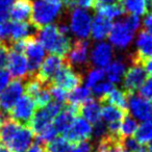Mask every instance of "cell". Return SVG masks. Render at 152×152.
<instances>
[{
	"label": "cell",
	"mask_w": 152,
	"mask_h": 152,
	"mask_svg": "<svg viewBox=\"0 0 152 152\" xmlns=\"http://www.w3.org/2000/svg\"><path fill=\"white\" fill-rule=\"evenodd\" d=\"M39 42L51 54L65 57L70 51L72 41L59 31L57 25L49 24L39 29Z\"/></svg>",
	"instance_id": "cell-1"
},
{
	"label": "cell",
	"mask_w": 152,
	"mask_h": 152,
	"mask_svg": "<svg viewBox=\"0 0 152 152\" xmlns=\"http://www.w3.org/2000/svg\"><path fill=\"white\" fill-rule=\"evenodd\" d=\"M61 12V3H50L45 0H37L32 4V13L29 23L34 27L40 29L54 21L59 16Z\"/></svg>",
	"instance_id": "cell-2"
},
{
	"label": "cell",
	"mask_w": 152,
	"mask_h": 152,
	"mask_svg": "<svg viewBox=\"0 0 152 152\" xmlns=\"http://www.w3.org/2000/svg\"><path fill=\"white\" fill-rule=\"evenodd\" d=\"M63 107V104L57 103L55 101H50L44 107L39 108L37 112H34V117L28 124V127L32 130L34 134L38 135L47 126L52 124L54 118L61 112Z\"/></svg>",
	"instance_id": "cell-3"
},
{
	"label": "cell",
	"mask_w": 152,
	"mask_h": 152,
	"mask_svg": "<svg viewBox=\"0 0 152 152\" xmlns=\"http://www.w3.org/2000/svg\"><path fill=\"white\" fill-rule=\"evenodd\" d=\"M66 58V57H65ZM83 80V75L80 71L75 70L66 59L63 67L58 70L50 85L58 87L65 91H73L78 88Z\"/></svg>",
	"instance_id": "cell-4"
},
{
	"label": "cell",
	"mask_w": 152,
	"mask_h": 152,
	"mask_svg": "<svg viewBox=\"0 0 152 152\" xmlns=\"http://www.w3.org/2000/svg\"><path fill=\"white\" fill-rule=\"evenodd\" d=\"M28 61V71L29 76H32L38 72L41 64L45 56V49L41 45L39 40H37L34 36L25 39L24 44V52Z\"/></svg>",
	"instance_id": "cell-5"
},
{
	"label": "cell",
	"mask_w": 152,
	"mask_h": 152,
	"mask_svg": "<svg viewBox=\"0 0 152 152\" xmlns=\"http://www.w3.org/2000/svg\"><path fill=\"white\" fill-rule=\"evenodd\" d=\"M36 103L28 95H22L21 98L10 110V117L21 125L28 126L36 112Z\"/></svg>",
	"instance_id": "cell-6"
},
{
	"label": "cell",
	"mask_w": 152,
	"mask_h": 152,
	"mask_svg": "<svg viewBox=\"0 0 152 152\" xmlns=\"http://www.w3.org/2000/svg\"><path fill=\"white\" fill-rule=\"evenodd\" d=\"M92 17L86 10L74 9L70 18V29L80 40H85L91 34Z\"/></svg>",
	"instance_id": "cell-7"
},
{
	"label": "cell",
	"mask_w": 152,
	"mask_h": 152,
	"mask_svg": "<svg viewBox=\"0 0 152 152\" xmlns=\"http://www.w3.org/2000/svg\"><path fill=\"white\" fill-rule=\"evenodd\" d=\"M123 91L128 95L134 94L147 78V72L141 64H131V67L123 76Z\"/></svg>",
	"instance_id": "cell-8"
},
{
	"label": "cell",
	"mask_w": 152,
	"mask_h": 152,
	"mask_svg": "<svg viewBox=\"0 0 152 152\" xmlns=\"http://www.w3.org/2000/svg\"><path fill=\"white\" fill-rule=\"evenodd\" d=\"M92 134H93V126L91 123H89L83 117H76L65 137L72 145H76L81 142L88 141L92 137Z\"/></svg>",
	"instance_id": "cell-9"
},
{
	"label": "cell",
	"mask_w": 152,
	"mask_h": 152,
	"mask_svg": "<svg viewBox=\"0 0 152 152\" xmlns=\"http://www.w3.org/2000/svg\"><path fill=\"white\" fill-rule=\"evenodd\" d=\"M24 92V86L21 80L15 79L9 83L2 92H0V112L10 113Z\"/></svg>",
	"instance_id": "cell-10"
},
{
	"label": "cell",
	"mask_w": 152,
	"mask_h": 152,
	"mask_svg": "<svg viewBox=\"0 0 152 152\" xmlns=\"http://www.w3.org/2000/svg\"><path fill=\"white\" fill-rule=\"evenodd\" d=\"M66 58L63 56H58V55H55V54L48 55L44 59V61L41 64L38 72L34 74V76H37L43 83H47V85H50L51 80H52L53 77L55 76V74L58 72V70L63 67Z\"/></svg>",
	"instance_id": "cell-11"
},
{
	"label": "cell",
	"mask_w": 152,
	"mask_h": 152,
	"mask_svg": "<svg viewBox=\"0 0 152 152\" xmlns=\"http://www.w3.org/2000/svg\"><path fill=\"white\" fill-rule=\"evenodd\" d=\"M7 67L10 75L13 76L15 79L21 80V79L26 78V77H29L28 61L24 53L10 49Z\"/></svg>",
	"instance_id": "cell-12"
},
{
	"label": "cell",
	"mask_w": 152,
	"mask_h": 152,
	"mask_svg": "<svg viewBox=\"0 0 152 152\" xmlns=\"http://www.w3.org/2000/svg\"><path fill=\"white\" fill-rule=\"evenodd\" d=\"M147 59H152V34L144 29L137 36V51L129 55V61L142 65Z\"/></svg>",
	"instance_id": "cell-13"
},
{
	"label": "cell",
	"mask_w": 152,
	"mask_h": 152,
	"mask_svg": "<svg viewBox=\"0 0 152 152\" xmlns=\"http://www.w3.org/2000/svg\"><path fill=\"white\" fill-rule=\"evenodd\" d=\"M127 108H129L131 115L137 120L143 122L152 121V102L142 96L135 94L129 95Z\"/></svg>",
	"instance_id": "cell-14"
},
{
	"label": "cell",
	"mask_w": 152,
	"mask_h": 152,
	"mask_svg": "<svg viewBox=\"0 0 152 152\" xmlns=\"http://www.w3.org/2000/svg\"><path fill=\"white\" fill-rule=\"evenodd\" d=\"M34 139V132L26 125L18 126L14 134L7 142V147L13 152H25L26 149L31 145Z\"/></svg>",
	"instance_id": "cell-15"
},
{
	"label": "cell",
	"mask_w": 152,
	"mask_h": 152,
	"mask_svg": "<svg viewBox=\"0 0 152 152\" xmlns=\"http://www.w3.org/2000/svg\"><path fill=\"white\" fill-rule=\"evenodd\" d=\"M133 34L134 32L122 20L113 24L112 29L108 34V39L115 47L119 49H124L130 45L133 39Z\"/></svg>",
	"instance_id": "cell-16"
},
{
	"label": "cell",
	"mask_w": 152,
	"mask_h": 152,
	"mask_svg": "<svg viewBox=\"0 0 152 152\" xmlns=\"http://www.w3.org/2000/svg\"><path fill=\"white\" fill-rule=\"evenodd\" d=\"M89 48L90 44L86 40H76L72 44L71 49L68 52L66 57L67 61L74 68L75 67H86L89 61Z\"/></svg>",
	"instance_id": "cell-17"
},
{
	"label": "cell",
	"mask_w": 152,
	"mask_h": 152,
	"mask_svg": "<svg viewBox=\"0 0 152 152\" xmlns=\"http://www.w3.org/2000/svg\"><path fill=\"white\" fill-rule=\"evenodd\" d=\"M114 56V51L107 43H99L93 48L91 52V61L98 68H106Z\"/></svg>",
	"instance_id": "cell-18"
},
{
	"label": "cell",
	"mask_w": 152,
	"mask_h": 152,
	"mask_svg": "<svg viewBox=\"0 0 152 152\" xmlns=\"http://www.w3.org/2000/svg\"><path fill=\"white\" fill-rule=\"evenodd\" d=\"M79 114L92 124L101 121V103L94 99H89L79 105Z\"/></svg>",
	"instance_id": "cell-19"
},
{
	"label": "cell",
	"mask_w": 152,
	"mask_h": 152,
	"mask_svg": "<svg viewBox=\"0 0 152 152\" xmlns=\"http://www.w3.org/2000/svg\"><path fill=\"white\" fill-rule=\"evenodd\" d=\"M32 13L31 0H14L10 10V16L14 21L23 22L30 19Z\"/></svg>",
	"instance_id": "cell-20"
},
{
	"label": "cell",
	"mask_w": 152,
	"mask_h": 152,
	"mask_svg": "<svg viewBox=\"0 0 152 152\" xmlns=\"http://www.w3.org/2000/svg\"><path fill=\"white\" fill-rule=\"evenodd\" d=\"M112 22L110 19H106L105 17H102L100 15H97L92 21L91 26V34L94 40L101 41L108 37L110 29H112Z\"/></svg>",
	"instance_id": "cell-21"
},
{
	"label": "cell",
	"mask_w": 152,
	"mask_h": 152,
	"mask_svg": "<svg viewBox=\"0 0 152 152\" xmlns=\"http://www.w3.org/2000/svg\"><path fill=\"white\" fill-rule=\"evenodd\" d=\"M126 115H128V110H121L107 103H101V117L103 120L102 122L106 125L112 123H121Z\"/></svg>",
	"instance_id": "cell-22"
},
{
	"label": "cell",
	"mask_w": 152,
	"mask_h": 152,
	"mask_svg": "<svg viewBox=\"0 0 152 152\" xmlns=\"http://www.w3.org/2000/svg\"><path fill=\"white\" fill-rule=\"evenodd\" d=\"M128 94L123 90H119L115 88L113 91H110L107 95L100 98V103H107L110 105L117 106L121 110H128L127 108V102H128Z\"/></svg>",
	"instance_id": "cell-23"
},
{
	"label": "cell",
	"mask_w": 152,
	"mask_h": 152,
	"mask_svg": "<svg viewBox=\"0 0 152 152\" xmlns=\"http://www.w3.org/2000/svg\"><path fill=\"white\" fill-rule=\"evenodd\" d=\"M34 26L29 22H12V29H11V43L22 41L31 37V28Z\"/></svg>",
	"instance_id": "cell-24"
},
{
	"label": "cell",
	"mask_w": 152,
	"mask_h": 152,
	"mask_svg": "<svg viewBox=\"0 0 152 152\" xmlns=\"http://www.w3.org/2000/svg\"><path fill=\"white\" fill-rule=\"evenodd\" d=\"M126 64L122 59H116L106 67L105 76L112 83H119L125 74Z\"/></svg>",
	"instance_id": "cell-25"
},
{
	"label": "cell",
	"mask_w": 152,
	"mask_h": 152,
	"mask_svg": "<svg viewBox=\"0 0 152 152\" xmlns=\"http://www.w3.org/2000/svg\"><path fill=\"white\" fill-rule=\"evenodd\" d=\"M95 10L97 15L105 17L106 19H115L120 16L124 15L125 11L120 4H114V3H96Z\"/></svg>",
	"instance_id": "cell-26"
},
{
	"label": "cell",
	"mask_w": 152,
	"mask_h": 152,
	"mask_svg": "<svg viewBox=\"0 0 152 152\" xmlns=\"http://www.w3.org/2000/svg\"><path fill=\"white\" fill-rule=\"evenodd\" d=\"M118 2L125 12H128L131 15L139 17L147 13L148 7L146 0H118Z\"/></svg>",
	"instance_id": "cell-27"
},
{
	"label": "cell",
	"mask_w": 152,
	"mask_h": 152,
	"mask_svg": "<svg viewBox=\"0 0 152 152\" xmlns=\"http://www.w3.org/2000/svg\"><path fill=\"white\" fill-rule=\"evenodd\" d=\"M91 96H92V91L90 90V88L86 87V86L78 87L76 88L75 90H73L70 95H68L67 103L79 105L80 103H83L87 100L91 99Z\"/></svg>",
	"instance_id": "cell-28"
},
{
	"label": "cell",
	"mask_w": 152,
	"mask_h": 152,
	"mask_svg": "<svg viewBox=\"0 0 152 152\" xmlns=\"http://www.w3.org/2000/svg\"><path fill=\"white\" fill-rule=\"evenodd\" d=\"M135 140L140 145H149L152 143V121H146L137 127Z\"/></svg>",
	"instance_id": "cell-29"
},
{
	"label": "cell",
	"mask_w": 152,
	"mask_h": 152,
	"mask_svg": "<svg viewBox=\"0 0 152 152\" xmlns=\"http://www.w3.org/2000/svg\"><path fill=\"white\" fill-rule=\"evenodd\" d=\"M139 124H137V120L129 115L123 118L120 124V129H119V137L120 139H124V137H129L137 131Z\"/></svg>",
	"instance_id": "cell-30"
},
{
	"label": "cell",
	"mask_w": 152,
	"mask_h": 152,
	"mask_svg": "<svg viewBox=\"0 0 152 152\" xmlns=\"http://www.w3.org/2000/svg\"><path fill=\"white\" fill-rule=\"evenodd\" d=\"M46 152H70L73 145L66 137H55L49 143L45 144Z\"/></svg>",
	"instance_id": "cell-31"
},
{
	"label": "cell",
	"mask_w": 152,
	"mask_h": 152,
	"mask_svg": "<svg viewBox=\"0 0 152 152\" xmlns=\"http://www.w3.org/2000/svg\"><path fill=\"white\" fill-rule=\"evenodd\" d=\"M105 77V70L102 68H95L88 72L87 78H86V87L93 88L100 81H102Z\"/></svg>",
	"instance_id": "cell-32"
},
{
	"label": "cell",
	"mask_w": 152,
	"mask_h": 152,
	"mask_svg": "<svg viewBox=\"0 0 152 152\" xmlns=\"http://www.w3.org/2000/svg\"><path fill=\"white\" fill-rule=\"evenodd\" d=\"M115 89L114 87V83H110V81H100L99 83H97L96 86L93 87V93L95 96H97L98 98H102L104 97L105 95H107L110 91Z\"/></svg>",
	"instance_id": "cell-33"
},
{
	"label": "cell",
	"mask_w": 152,
	"mask_h": 152,
	"mask_svg": "<svg viewBox=\"0 0 152 152\" xmlns=\"http://www.w3.org/2000/svg\"><path fill=\"white\" fill-rule=\"evenodd\" d=\"M50 89V95H51V99H53L55 102L57 103H67V100H68V94L67 91L65 90L61 89L58 87H55V86H51L49 87Z\"/></svg>",
	"instance_id": "cell-34"
},
{
	"label": "cell",
	"mask_w": 152,
	"mask_h": 152,
	"mask_svg": "<svg viewBox=\"0 0 152 152\" xmlns=\"http://www.w3.org/2000/svg\"><path fill=\"white\" fill-rule=\"evenodd\" d=\"M120 142L124 152H137L142 148L140 143L134 137H124V139H121Z\"/></svg>",
	"instance_id": "cell-35"
},
{
	"label": "cell",
	"mask_w": 152,
	"mask_h": 152,
	"mask_svg": "<svg viewBox=\"0 0 152 152\" xmlns=\"http://www.w3.org/2000/svg\"><path fill=\"white\" fill-rule=\"evenodd\" d=\"M140 96L152 101V75L147 76L143 86L140 88Z\"/></svg>",
	"instance_id": "cell-36"
},
{
	"label": "cell",
	"mask_w": 152,
	"mask_h": 152,
	"mask_svg": "<svg viewBox=\"0 0 152 152\" xmlns=\"http://www.w3.org/2000/svg\"><path fill=\"white\" fill-rule=\"evenodd\" d=\"M11 29L12 22L7 20L0 23V43L7 44V41H11Z\"/></svg>",
	"instance_id": "cell-37"
},
{
	"label": "cell",
	"mask_w": 152,
	"mask_h": 152,
	"mask_svg": "<svg viewBox=\"0 0 152 152\" xmlns=\"http://www.w3.org/2000/svg\"><path fill=\"white\" fill-rule=\"evenodd\" d=\"M14 0H0V23L7 21Z\"/></svg>",
	"instance_id": "cell-38"
},
{
	"label": "cell",
	"mask_w": 152,
	"mask_h": 152,
	"mask_svg": "<svg viewBox=\"0 0 152 152\" xmlns=\"http://www.w3.org/2000/svg\"><path fill=\"white\" fill-rule=\"evenodd\" d=\"M10 48L7 44L0 43V70L7 66V57H9Z\"/></svg>",
	"instance_id": "cell-39"
},
{
	"label": "cell",
	"mask_w": 152,
	"mask_h": 152,
	"mask_svg": "<svg viewBox=\"0 0 152 152\" xmlns=\"http://www.w3.org/2000/svg\"><path fill=\"white\" fill-rule=\"evenodd\" d=\"M93 151V145L89 142L85 141L81 143L73 145V148L70 152H92Z\"/></svg>",
	"instance_id": "cell-40"
},
{
	"label": "cell",
	"mask_w": 152,
	"mask_h": 152,
	"mask_svg": "<svg viewBox=\"0 0 152 152\" xmlns=\"http://www.w3.org/2000/svg\"><path fill=\"white\" fill-rule=\"evenodd\" d=\"M123 21L125 22L127 26L132 30L133 32L140 27V18L137 16H134V15H130L128 16L127 18H125Z\"/></svg>",
	"instance_id": "cell-41"
},
{
	"label": "cell",
	"mask_w": 152,
	"mask_h": 152,
	"mask_svg": "<svg viewBox=\"0 0 152 152\" xmlns=\"http://www.w3.org/2000/svg\"><path fill=\"white\" fill-rule=\"evenodd\" d=\"M10 81H11V75L9 71L1 69L0 70V92H2L9 86Z\"/></svg>",
	"instance_id": "cell-42"
},
{
	"label": "cell",
	"mask_w": 152,
	"mask_h": 152,
	"mask_svg": "<svg viewBox=\"0 0 152 152\" xmlns=\"http://www.w3.org/2000/svg\"><path fill=\"white\" fill-rule=\"evenodd\" d=\"M25 152H46V148H45V144L41 143L39 141H36L32 145L26 149Z\"/></svg>",
	"instance_id": "cell-43"
},
{
	"label": "cell",
	"mask_w": 152,
	"mask_h": 152,
	"mask_svg": "<svg viewBox=\"0 0 152 152\" xmlns=\"http://www.w3.org/2000/svg\"><path fill=\"white\" fill-rule=\"evenodd\" d=\"M144 27L147 32L152 34V12L148 13V15L144 19Z\"/></svg>",
	"instance_id": "cell-44"
},
{
	"label": "cell",
	"mask_w": 152,
	"mask_h": 152,
	"mask_svg": "<svg viewBox=\"0 0 152 152\" xmlns=\"http://www.w3.org/2000/svg\"><path fill=\"white\" fill-rule=\"evenodd\" d=\"M142 66L144 67V69L146 70V72L150 73L152 75V59H147V61H144Z\"/></svg>",
	"instance_id": "cell-45"
},
{
	"label": "cell",
	"mask_w": 152,
	"mask_h": 152,
	"mask_svg": "<svg viewBox=\"0 0 152 152\" xmlns=\"http://www.w3.org/2000/svg\"><path fill=\"white\" fill-rule=\"evenodd\" d=\"M0 152H13L11 149H9L5 146H0Z\"/></svg>",
	"instance_id": "cell-46"
},
{
	"label": "cell",
	"mask_w": 152,
	"mask_h": 152,
	"mask_svg": "<svg viewBox=\"0 0 152 152\" xmlns=\"http://www.w3.org/2000/svg\"><path fill=\"white\" fill-rule=\"evenodd\" d=\"M114 1H116V0H96L97 3H112Z\"/></svg>",
	"instance_id": "cell-47"
},
{
	"label": "cell",
	"mask_w": 152,
	"mask_h": 152,
	"mask_svg": "<svg viewBox=\"0 0 152 152\" xmlns=\"http://www.w3.org/2000/svg\"><path fill=\"white\" fill-rule=\"evenodd\" d=\"M45 1H47V2H50V3H61L63 2L64 0H45Z\"/></svg>",
	"instance_id": "cell-48"
},
{
	"label": "cell",
	"mask_w": 152,
	"mask_h": 152,
	"mask_svg": "<svg viewBox=\"0 0 152 152\" xmlns=\"http://www.w3.org/2000/svg\"><path fill=\"white\" fill-rule=\"evenodd\" d=\"M137 152H148V149H146V148H141Z\"/></svg>",
	"instance_id": "cell-49"
},
{
	"label": "cell",
	"mask_w": 152,
	"mask_h": 152,
	"mask_svg": "<svg viewBox=\"0 0 152 152\" xmlns=\"http://www.w3.org/2000/svg\"><path fill=\"white\" fill-rule=\"evenodd\" d=\"M147 149H148V152H152V143L149 144V147H148Z\"/></svg>",
	"instance_id": "cell-50"
},
{
	"label": "cell",
	"mask_w": 152,
	"mask_h": 152,
	"mask_svg": "<svg viewBox=\"0 0 152 152\" xmlns=\"http://www.w3.org/2000/svg\"><path fill=\"white\" fill-rule=\"evenodd\" d=\"M71 1H73V0H65V4H67V3L71 2Z\"/></svg>",
	"instance_id": "cell-51"
},
{
	"label": "cell",
	"mask_w": 152,
	"mask_h": 152,
	"mask_svg": "<svg viewBox=\"0 0 152 152\" xmlns=\"http://www.w3.org/2000/svg\"><path fill=\"white\" fill-rule=\"evenodd\" d=\"M149 2H150V4H151V7H152V0H149Z\"/></svg>",
	"instance_id": "cell-52"
},
{
	"label": "cell",
	"mask_w": 152,
	"mask_h": 152,
	"mask_svg": "<svg viewBox=\"0 0 152 152\" xmlns=\"http://www.w3.org/2000/svg\"><path fill=\"white\" fill-rule=\"evenodd\" d=\"M0 142H1V141H0Z\"/></svg>",
	"instance_id": "cell-53"
}]
</instances>
